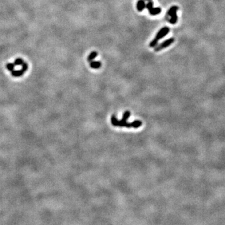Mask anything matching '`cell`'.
I'll use <instances>...</instances> for the list:
<instances>
[{
    "label": "cell",
    "instance_id": "8fae6325",
    "mask_svg": "<svg viewBox=\"0 0 225 225\" xmlns=\"http://www.w3.org/2000/svg\"><path fill=\"white\" fill-rule=\"evenodd\" d=\"M158 40H157L156 39H154L153 40L151 41V43H150V48H154L156 46H157L158 44Z\"/></svg>",
    "mask_w": 225,
    "mask_h": 225
},
{
    "label": "cell",
    "instance_id": "9c48e42d",
    "mask_svg": "<svg viewBox=\"0 0 225 225\" xmlns=\"http://www.w3.org/2000/svg\"><path fill=\"white\" fill-rule=\"evenodd\" d=\"M98 56V53L96 51H93L91 53H90L89 56L88 57V61L89 62L90 61H91L94 59H95L96 57Z\"/></svg>",
    "mask_w": 225,
    "mask_h": 225
},
{
    "label": "cell",
    "instance_id": "277c9868",
    "mask_svg": "<svg viewBox=\"0 0 225 225\" xmlns=\"http://www.w3.org/2000/svg\"><path fill=\"white\" fill-rule=\"evenodd\" d=\"M145 8H146V4H145V0H138L136 4V8L138 11L141 12L144 10Z\"/></svg>",
    "mask_w": 225,
    "mask_h": 225
},
{
    "label": "cell",
    "instance_id": "2e32d148",
    "mask_svg": "<svg viewBox=\"0 0 225 225\" xmlns=\"http://www.w3.org/2000/svg\"><path fill=\"white\" fill-rule=\"evenodd\" d=\"M145 1H151V0H145Z\"/></svg>",
    "mask_w": 225,
    "mask_h": 225
},
{
    "label": "cell",
    "instance_id": "7a4b0ae2",
    "mask_svg": "<svg viewBox=\"0 0 225 225\" xmlns=\"http://www.w3.org/2000/svg\"><path fill=\"white\" fill-rule=\"evenodd\" d=\"M174 41V39L173 38H169L168 39H166L165 41H163L162 43L159 44V45H157V46H156L155 48H154V51L156 52H158V51H159L162 50L163 49H165V48H167V47H168L170 46L171 44H173Z\"/></svg>",
    "mask_w": 225,
    "mask_h": 225
},
{
    "label": "cell",
    "instance_id": "4fadbf2b",
    "mask_svg": "<svg viewBox=\"0 0 225 225\" xmlns=\"http://www.w3.org/2000/svg\"><path fill=\"white\" fill-rule=\"evenodd\" d=\"M14 68H15L14 63H8L6 64V68L9 70V71H12L13 70H14Z\"/></svg>",
    "mask_w": 225,
    "mask_h": 225
},
{
    "label": "cell",
    "instance_id": "3957f363",
    "mask_svg": "<svg viewBox=\"0 0 225 225\" xmlns=\"http://www.w3.org/2000/svg\"><path fill=\"white\" fill-rule=\"evenodd\" d=\"M170 28L168 27H164L163 28H161L160 30H159L158 33L156 34V36L155 39H156L157 40L159 41V39H162L163 38H164L165 36H166L168 33L170 32Z\"/></svg>",
    "mask_w": 225,
    "mask_h": 225
},
{
    "label": "cell",
    "instance_id": "ba28073f",
    "mask_svg": "<svg viewBox=\"0 0 225 225\" xmlns=\"http://www.w3.org/2000/svg\"><path fill=\"white\" fill-rule=\"evenodd\" d=\"M24 73V72L22 70H13L11 71V75L14 77H20L23 76Z\"/></svg>",
    "mask_w": 225,
    "mask_h": 225
},
{
    "label": "cell",
    "instance_id": "8992f818",
    "mask_svg": "<svg viewBox=\"0 0 225 225\" xmlns=\"http://www.w3.org/2000/svg\"><path fill=\"white\" fill-rule=\"evenodd\" d=\"M90 67L93 69H98L101 66V63L98 61H91L90 64Z\"/></svg>",
    "mask_w": 225,
    "mask_h": 225
},
{
    "label": "cell",
    "instance_id": "5bb4252c",
    "mask_svg": "<svg viewBox=\"0 0 225 225\" xmlns=\"http://www.w3.org/2000/svg\"><path fill=\"white\" fill-rule=\"evenodd\" d=\"M21 66H22V69H21V70L25 73V72L27 71L28 68V65L27 63L23 62V64H21Z\"/></svg>",
    "mask_w": 225,
    "mask_h": 225
},
{
    "label": "cell",
    "instance_id": "52a82bcc",
    "mask_svg": "<svg viewBox=\"0 0 225 225\" xmlns=\"http://www.w3.org/2000/svg\"><path fill=\"white\" fill-rule=\"evenodd\" d=\"M178 9H179V8H178L177 6H171V7L169 9L168 11V15L169 16H171V15L174 14V13H177Z\"/></svg>",
    "mask_w": 225,
    "mask_h": 225
},
{
    "label": "cell",
    "instance_id": "7c38bea8",
    "mask_svg": "<svg viewBox=\"0 0 225 225\" xmlns=\"http://www.w3.org/2000/svg\"><path fill=\"white\" fill-rule=\"evenodd\" d=\"M23 59L17 58L15 60V62H14V64H15V65H16V66H20V65H21V64H23Z\"/></svg>",
    "mask_w": 225,
    "mask_h": 225
},
{
    "label": "cell",
    "instance_id": "6da1fadb",
    "mask_svg": "<svg viewBox=\"0 0 225 225\" xmlns=\"http://www.w3.org/2000/svg\"><path fill=\"white\" fill-rule=\"evenodd\" d=\"M131 113L129 111H126L123 114V118L121 120H118L115 116L113 115L111 118V124L114 126H119V127H126V128H138L142 125V122L139 120H136L132 123H128L127 119L130 116Z\"/></svg>",
    "mask_w": 225,
    "mask_h": 225
},
{
    "label": "cell",
    "instance_id": "5b68a950",
    "mask_svg": "<svg viewBox=\"0 0 225 225\" xmlns=\"http://www.w3.org/2000/svg\"><path fill=\"white\" fill-rule=\"evenodd\" d=\"M149 13L151 16H156L160 14L161 13V8L157 7V8H151V9L148 10Z\"/></svg>",
    "mask_w": 225,
    "mask_h": 225
},
{
    "label": "cell",
    "instance_id": "9a60e30c",
    "mask_svg": "<svg viewBox=\"0 0 225 225\" xmlns=\"http://www.w3.org/2000/svg\"><path fill=\"white\" fill-rule=\"evenodd\" d=\"M153 7V2L151 1H149L148 3L146 4V8L147 9H148V10Z\"/></svg>",
    "mask_w": 225,
    "mask_h": 225
},
{
    "label": "cell",
    "instance_id": "30bf717a",
    "mask_svg": "<svg viewBox=\"0 0 225 225\" xmlns=\"http://www.w3.org/2000/svg\"><path fill=\"white\" fill-rule=\"evenodd\" d=\"M177 21H178V16L176 13L171 16V19L170 20V23L171 24H174L177 23Z\"/></svg>",
    "mask_w": 225,
    "mask_h": 225
}]
</instances>
